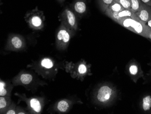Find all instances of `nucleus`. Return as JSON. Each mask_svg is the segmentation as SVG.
Instances as JSON below:
<instances>
[{"label": "nucleus", "instance_id": "nucleus-15", "mask_svg": "<svg viewBox=\"0 0 151 114\" xmlns=\"http://www.w3.org/2000/svg\"><path fill=\"white\" fill-rule=\"evenodd\" d=\"M69 108V104L66 100H62L58 103L57 108L61 112H65Z\"/></svg>", "mask_w": 151, "mask_h": 114}, {"label": "nucleus", "instance_id": "nucleus-27", "mask_svg": "<svg viewBox=\"0 0 151 114\" xmlns=\"http://www.w3.org/2000/svg\"><path fill=\"white\" fill-rule=\"evenodd\" d=\"M19 114H25V113H24V112H19Z\"/></svg>", "mask_w": 151, "mask_h": 114}, {"label": "nucleus", "instance_id": "nucleus-16", "mask_svg": "<svg viewBox=\"0 0 151 114\" xmlns=\"http://www.w3.org/2000/svg\"><path fill=\"white\" fill-rule=\"evenodd\" d=\"M131 2V10L136 12H138L141 6L142 2L140 0H130Z\"/></svg>", "mask_w": 151, "mask_h": 114}, {"label": "nucleus", "instance_id": "nucleus-18", "mask_svg": "<svg viewBox=\"0 0 151 114\" xmlns=\"http://www.w3.org/2000/svg\"><path fill=\"white\" fill-rule=\"evenodd\" d=\"M33 77L29 74H23L20 76V81L24 84H28L32 81Z\"/></svg>", "mask_w": 151, "mask_h": 114}, {"label": "nucleus", "instance_id": "nucleus-26", "mask_svg": "<svg viewBox=\"0 0 151 114\" xmlns=\"http://www.w3.org/2000/svg\"><path fill=\"white\" fill-rule=\"evenodd\" d=\"M149 75H150V77H151V70H150V72H149Z\"/></svg>", "mask_w": 151, "mask_h": 114}, {"label": "nucleus", "instance_id": "nucleus-20", "mask_svg": "<svg viewBox=\"0 0 151 114\" xmlns=\"http://www.w3.org/2000/svg\"><path fill=\"white\" fill-rule=\"evenodd\" d=\"M78 72L80 75H85L87 71V68L86 65L84 64H80L78 65Z\"/></svg>", "mask_w": 151, "mask_h": 114}, {"label": "nucleus", "instance_id": "nucleus-11", "mask_svg": "<svg viewBox=\"0 0 151 114\" xmlns=\"http://www.w3.org/2000/svg\"><path fill=\"white\" fill-rule=\"evenodd\" d=\"M9 44L13 48L16 49H21L24 45L22 38L19 36H12L9 40Z\"/></svg>", "mask_w": 151, "mask_h": 114}, {"label": "nucleus", "instance_id": "nucleus-6", "mask_svg": "<svg viewBox=\"0 0 151 114\" xmlns=\"http://www.w3.org/2000/svg\"><path fill=\"white\" fill-rule=\"evenodd\" d=\"M128 71L131 79L135 83L139 79L144 76L140 65L135 61H132L128 65Z\"/></svg>", "mask_w": 151, "mask_h": 114}, {"label": "nucleus", "instance_id": "nucleus-28", "mask_svg": "<svg viewBox=\"0 0 151 114\" xmlns=\"http://www.w3.org/2000/svg\"><path fill=\"white\" fill-rule=\"evenodd\" d=\"M149 39H150V41H151V36H150V38H149Z\"/></svg>", "mask_w": 151, "mask_h": 114}, {"label": "nucleus", "instance_id": "nucleus-24", "mask_svg": "<svg viewBox=\"0 0 151 114\" xmlns=\"http://www.w3.org/2000/svg\"><path fill=\"white\" fill-rule=\"evenodd\" d=\"M146 25L151 29V19L146 23Z\"/></svg>", "mask_w": 151, "mask_h": 114}, {"label": "nucleus", "instance_id": "nucleus-12", "mask_svg": "<svg viewBox=\"0 0 151 114\" xmlns=\"http://www.w3.org/2000/svg\"><path fill=\"white\" fill-rule=\"evenodd\" d=\"M124 10L123 7L117 1L114 0V1L109 5L108 9L105 12L115 13L120 12Z\"/></svg>", "mask_w": 151, "mask_h": 114}, {"label": "nucleus", "instance_id": "nucleus-10", "mask_svg": "<svg viewBox=\"0 0 151 114\" xmlns=\"http://www.w3.org/2000/svg\"><path fill=\"white\" fill-rule=\"evenodd\" d=\"M140 105L143 112H151V95H146L143 96L142 98Z\"/></svg>", "mask_w": 151, "mask_h": 114}, {"label": "nucleus", "instance_id": "nucleus-4", "mask_svg": "<svg viewBox=\"0 0 151 114\" xmlns=\"http://www.w3.org/2000/svg\"><path fill=\"white\" fill-rule=\"evenodd\" d=\"M28 22L31 28L35 29H40L44 25V17L43 12L39 11L37 7L29 13Z\"/></svg>", "mask_w": 151, "mask_h": 114}, {"label": "nucleus", "instance_id": "nucleus-5", "mask_svg": "<svg viewBox=\"0 0 151 114\" xmlns=\"http://www.w3.org/2000/svg\"><path fill=\"white\" fill-rule=\"evenodd\" d=\"M63 23L73 31L77 30L78 22L74 12L70 8H65L62 14Z\"/></svg>", "mask_w": 151, "mask_h": 114}, {"label": "nucleus", "instance_id": "nucleus-19", "mask_svg": "<svg viewBox=\"0 0 151 114\" xmlns=\"http://www.w3.org/2000/svg\"><path fill=\"white\" fill-rule=\"evenodd\" d=\"M118 2L124 9L131 10V2L130 0H115Z\"/></svg>", "mask_w": 151, "mask_h": 114}, {"label": "nucleus", "instance_id": "nucleus-7", "mask_svg": "<svg viewBox=\"0 0 151 114\" xmlns=\"http://www.w3.org/2000/svg\"><path fill=\"white\" fill-rule=\"evenodd\" d=\"M106 16L111 18L114 22H117L120 20L125 17H130L137 21H141L137 16L135 12L132 10L124 9L123 11L115 13H104Z\"/></svg>", "mask_w": 151, "mask_h": 114}, {"label": "nucleus", "instance_id": "nucleus-13", "mask_svg": "<svg viewBox=\"0 0 151 114\" xmlns=\"http://www.w3.org/2000/svg\"><path fill=\"white\" fill-rule=\"evenodd\" d=\"M30 107L36 113H40L41 110L42 106L40 101L36 98H32L29 102Z\"/></svg>", "mask_w": 151, "mask_h": 114}, {"label": "nucleus", "instance_id": "nucleus-29", "mask_svg": "<svg viewBox=\"0 0 151 114\" xmlns=\"http://www.w3.org/2000/svg\"><path fill=\"white\" fill-rule=\"evenodd\" d=\"M61 1H64V0H60Z\"/></svg>", "mask_w": 151, "mask_h": 114}, {"label": "nucleus", "instance_id": "nucleus-8", "mask_svg": "<svg viewBox=\"0 0 151 114\" xmlns=\"http://www.w3.org/2000/svg\"><path fill=\"white\" fill-rule=\"evenodd\" d=\"M135 13L141 22L146 24L151 19V7L142 2L139 10Z\"/></svg>", "mask_w": 151, "mask_h": 114}, {"label": "nucleus", "instance_id": "nucleus-14", "mask_svg": "<svg viewBox=\"0 0 151 114\" xmlns=\"http://www.w3.org/2000/svg\"><path fill=\"white\" fill-rule=\"evenodd\" d=\"M114 1V0H97V2L101 10L105 12L109 5L111 4Z\"/></svg>", "mask_w": 151, "mask_h": 114}, {"label": "nucleus", "instance_id": "nucleus-25", "mask_svg": "<svg viewBox=\"0 0 151 114\" xmlns=\"http://www.w3.org/2000/svg\"><path fill=\"white\" fill-rule=\"evenodd\" d=\"M6 114H16V112L14 110H10L8 111V112H6Z\"/></svg>", "mask_w": 151, "mask_h": 114}, {"label": "nucleus", "instance_id": "nucleus-1", "mask_svg": "<svg viewBox=\"0 0 151 114\" xmlns=\"http://www.w3.org/2000/svg\"><path fill=\"white\" fill-rule=\"evenodd\" d=\"M116 23L124 28L143 37L149 39L151 35V29L141 21L130 17H125Z\"/></svg>", "mask_w": 151, "mask_h": 114}, {"label": "nucleus", "instance_id": "nucleus-21", "mask_svg": "<svg viewBox=\"0 0 151 114\" xmlns=\"http://www.w3.org/2000/svg\"><path fill=\"white\" fill-rule=\"evenodd\" d=\"M7 94V90L5 88V83L3 81H1L0 83V95L1 97L6 96Z\"/></svg>", "mask_w": 151, "mask_h": 114}, {"label": "nucleus", "instance_id": "nucleus-3", "mask_svg": "<svg viewBox=\"0 0 151 114\" xmlns=\"http://www.w3.org/2000/svg\"><path fill=\"white\" fill-rule=\"evenodd\" d=\"M73 31L63 23L58 31L56 35L57 44L61 49H65L69 45Z\"/></svg>", "mask_w": 151, "mask_h": 114}, {"label": "nucleus", "instance_id": "nucleus-17", "mask_svg": "<svg viewBox=\"0 0 151 114\" xmlns=\"http://www.w3.org/2000/svg\"><path fill=\"white\" fill-rule=\"evenodd\" d=\"M41 65L45 69H51L53 68L54 64L51 60L49 58H45L41 61Z\"/></svg>", "mask_w": 151, "mask_h": 114}, {"label": "nucleus", "instance_id": "nucleus-2", "mask_svg": "<svg viewBox=\"0 0 151 114\" xmlns=\"http://www.w3.org/2000/svg\"><path fill=\"white\" fill-rule=\"evenodd\" d=\"M117 96V91L111 84L102 85L97 90L96 99L99 103L108 105L112 102Z\"/></svg>", "mask_w": 151, "mask_h": 114}, {"label": "nucleus", "instance_id": "nucleus-23", "mask_svg": "<svg viewBox=\"0 0 151 114\" xmlns=\"http://www.w3.org/2000/svg\"><path fill=\"white\" fill-rule=\"evenodd\" d=\"M143 3L151 7V0H140Z\"/></svg>", "mask_w": 151, "mask_h": 114}, {"label": "nucleus", "instance_id": "nucleus-22", "mask_svg": "<svg viewBox=\"0 0 151 114\" xmlns=\"http://www.w3.org/2000/svg\"><path fill=\"white\" fill-rule=\"evenodd\" d=\"M7 102L3 97H1L0 98V109L2 110L6 106Z\"/></svg>", "mask_w": 151, "mask_h": 114}, {"label": "nucleus", "instance_id": "nucleus-9", "mask_svg": "<svg viewBox=\"0 0 151 114\" xmlns=\"http://www.w3.org/2000/svg\"><path fill=\"white\" fill-rule=\"evenodd\" d=\"M87 5L85 0H75L72 5L74 12L79 16H82L87 11Z\"/></svg>", "mask_w": 151, "mask_h": 114}]
</instances>
